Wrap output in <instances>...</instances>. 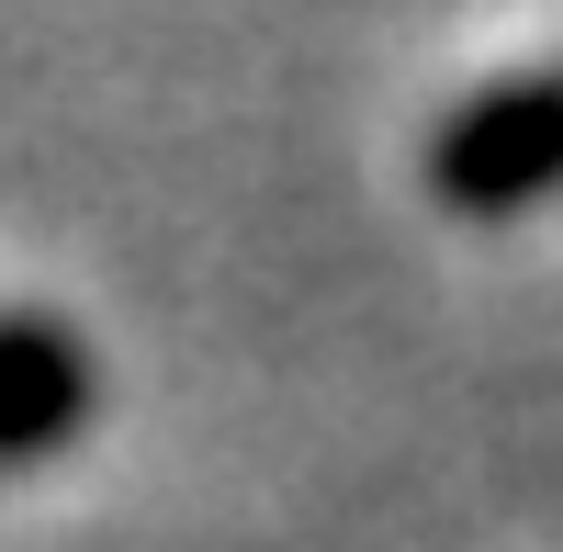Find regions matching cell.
<instances>
[{
    "mask_svg": "<svg viewBox=\"0 0 563 552\" xmlns=\"http://www.w3.org/2000/svg\"><path fill=\"white\" fill-rule=\"evenodd\" d=\"M429 192L451 214H530L563 192V68H519V79H485L474 102H451L429 135Z\"/></svg>",
    "mask_w": 563,
    "mask_h": 552,
    "instance_id": "obj_1",
    "label": "cell"
},
{
    "mask_svg": "<svg viewBox=\"0 0 563 552\" xmlns=\"http://www.w3.org/2000/svg\"><path fill=\"white\" fill-rule=\"evenodd\" d=\"M90 406H102V373H90L79 328H57L34 305H0V474L57 463L90 429Z\"/></svg>",
    "mask_w": 563,
    "mask_h": 552,
    "instance_id": "obj_2",
    "label": "cell"
}]
</instances>
